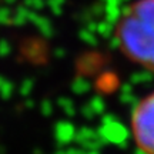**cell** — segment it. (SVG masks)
I'll use <instances>...</instances> for the list:
<instances>
[{"label":"cell","instance_id":"obj_2","mask_svg":"<svg viewBox=\"0 0 154 154\" xmlns=\"http://www.w3.org/2000/svg\"><path fill=\"white\" fill-rule=\"evenodd\" d=\"M134 146L141 154H154V90L137 100L130 114Z\"/></svg>","mask_w":154,"mask_h":154},{"label":"cell","instance_id":"obj_1","mask_svg":"<svg viewBox=\"0 0 154 154\" xmlns=\"http://www.w3.org/2000/svg\"><path fill=\"white\" fill-rule=\"evenodd\" d=\"M116 47L127 60L154 74V0H130L114 20Z\"/></svg>","mask_w":154,"mask_h":154}]
</instances>
